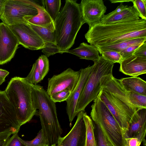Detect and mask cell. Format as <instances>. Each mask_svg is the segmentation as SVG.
<instances>
[{
  "label": "cell",
  "mask_w": 146,
  "mask_h": 146,
  "mask_svg": "<svg viewBox=\"0 0 146 146\" xmlns=\"http://www.w3.org/2000/svg\"><path fill=\"white\" fill-rule=\"evenodd\" d=\"M146 37V20L139 19L111 24L101 23L89 28L85 37L90 45L101 46L127 39Z\"/></svg>",
  "instance_id": "cell-1"
},
{
  "label": "cell",
  "mask_w": 146,
  "mask_h": 146,
  "mask_svg": "<svg viewBox=\"0 0 146 146\" xmlns=\"http://www.w3.org/2000/svg\"><path fill=\"white\" fill-rule=\"evenodd\" d=\"M76 1L66 0L64 6L54 21L56 44L61 54L72 46L78 32L85 23L80 4Z\"/></svg>",
  "instance_id": "cell-2"
},
{
  "label": "cell",
  "mask_w": 146,
  "mask_h": 146,
  "mask_svg": "<svg viewBox=\"0 0 146 146\" xmlns=\"http://www.w3.org/2000/svg\"><path fill=\"white\" fill-rule=\"evenodd\" d=\"M34 106L39 110L41 130L49 146L57 144L63 132L59 122L55 103L50 98L43 87L33 85Z\"/></svg>",
  "instance_id": "cell-3"
},
{
  "label": "cell",
  "mask_w": 146,
  "mask_h": 146,
  "mask_svg": "<svg viewBox=\"0 0 146 146\" xmlns=\"http://www.w3.org/2000/svg\"><path fill=\"white\" fill-rule=\"evenodd\" d=\"M33 85L25 78L15 77L11 78L5 90L14 109L20 126L37 114L33 101Z\"/></svg>",
  "instance_id": "cell-4"
},
{
  "label": "cell",
  "mask_w": 146,
  "mask_h": 146,
  "mask_svg": "<svg viewBox=\"0 0 146 146\" xmlns=\"http://www.w3.org/2000/svg\"><path fill=\"white\" fill-rule=\"evenodd\" d=\"M94 62L77 103L75 110L76 115L80 111H85L87 106L96 98L104 83L113 76L114 63L105 59L101 56Z\"/></svg>",
  "instance_id": "cell-5"
},
{
  "label": "cell",
  "mask_w": 146,
  "mask_h": 146,
  "mask_svg": "<svg viewBox=\"0 0 146 146\" xmlns=\"http://www.w3.org/2000/svg\"><path fill=\"white\" fill-rule=\"evenodd\" d=\"M90 116L115 146H125L123 131L106 105L98 96L91 106Z\"/></svg>",
  "instance_id": "cell-6"
},
{
  "label": "cell",
  "mask_w": 146,
  "mask_h": 146,
  "mask_svg": "<svg viewBox=\"0 0 146 146\" xmlns=\"http://www.w3.org/2000/svg\"><path fill=\"white\" fill-rule=\"evenodd\" d=\"M37 14L33 1L3 0L0 19L2 22L9 26L26 23L29 18Z\"/></svg>",
  "instance_id": "cell-7"
},
{
  "label": "cell",
  "mask_w": 146,
  "mask_h": 146,
  "mask_svg": "<svg viewBox=\"0 0 146 146\" xmlns=\"http://www.w3.org/2000/svg\"><path fill=\"white\" fill-rule=\"evenodd\" d=\"M98 96L106 105L124 134L132 117L138 110L130 107L103 87Z\"/></svg>",
  "instance_id": "cell-8"
},
{
  "label": "cell",
  "mask_w": 146,
  "mask_h": 146,
  "mask_svg": "<svg viewBox=\"0 0 146 146\" xmlns=\"http://www.w3.org/2000/svg\"><path fill=\"white\" fill-rule=\"evenodd\" d=\"M80 70L75 71L68 68L60 73L53 75L48 79L46 91L49 96L64 90L72 92L79 79Z\"/></svg>",
  "instance_id": "cell-9"
},
{
  "label": "cell",
  "mask_w": 146,
  "mask_h": 146,
  "mask_svg": "<svg viewBox=\"0 0 146 146\" xmlns=\"http://www.w3.org/2000/svg\"><path fill=\"white\" fill-rule=\"evenodd\" d=\"M17 37L19 44L32 50L42 49L44 43L27 23L8 26Z\"/></svg>",
  "instance_id": "cell-10"
},
{
  "label": "cell",
  "mask_w": 146,
  "mask_h": 146,
  "mask_svg": "<svg viewBox=\"0 0 146 146\" xmlns=\"http://www.w3.org/2000/svg\"><path fill=\"white\" fill-rule=\"evenodd\" d=\"M19 44L9 26L0 23V65L10 61L14 57Z\"/></svg>",
  "instance_id": "cell-11"
},
{
  "label": "cell",
  "mask_w": 146,
  "mask_h": 146,
  "mask_svg": "<svg viewBox=\"0 0 146 146\" xmlns=\"http://www.w3.org/2000/svg\"><path fill=\"white\" fill-rule=\"evenodd\" d=\"M83 19L89 28L100 23L107 8L102 0H82L80 4Z\"/></svg>",
  "instance_id": "cell-12"
},
{
  "label": "cell",
  "mask_w": 146,
  "mask_h": 146,
  "mask_svg": "<svg viewBox=\"0 0 146 146\" xmlns=\"http://www.w3.org/2000/svg\"><path fill=\"white\" fill-rule=\"evenodd\" d=\"M85 112L81 111L78 113L74 126L66 135L59 138L58 145L63 146H85L86 129L83 119Z\"/></svg>",
  "instance_id": "cell-13"
},
{
  "label": "cell",
  "mask_w": 146,
  "mask_h": 146,
  "mask_svg": "<svg viewBox=\"0 0 146 146\" xmlns=\"http://www.w3.org/2000/svg\"><path fill=\"white\" fill-rule=\"evenodd\" d=\"M20 127L14 109L5 91L0 90V132L12 128L18 132Z\"/></svg>",
  "instance_id": "cell-14"
},
{
  "label": "cell",
  "mask_w": 146,
  "mask_h": 146,
  "mask_svg": "<svg viewBox=\"0 0 146 146\" xmlns=\"http://www.w3.org/2000/svg\"><path fill=\"white\" fill-rule=\"evenodd\" d=\"M146 109L138 110L132 117L127 129L124 133L125 138H136L146 146Z\"/></svg>",
  "instance_id": "cell-15"
},
{
  "label": "cell",
  "mask_w": 146,
  "mask_h": 146,
  "mask_svg": "<svg viewBox=\"0 0 146 146\" xmlns=\"http://www.w3.org/2000/svg\"><path fill=\"white\" fill-rule=\"evenodd\" d=\"M91 66L80 70V77L75 88L66 100V113L69 121L71 123L76 115L75 113L76 106L80 94L88 78Z\"/></svg>",
  "instance_id": "cell-16"
},
{
  "label": "cell",
  "mask_w": 146,
  "mask_h": 146,
  "mask_svg": "<svg viewBox=\"0 0 146 146\" xmlns=\"http://www.w3.org/2000/svg\"><path fill=\"white\" fill-rule=\"evenodd\" d=\"M119 64V71L126 75L137 76L146 73V58L132 54Z\"/></svg>",
  "instance_id": "cell-17"
},
{
  "label": "cell",
  "mask_w": 146,
  "mask_h": 146,
  "mask_svg": "<svg viewBox=\"0 0 146 146\" xmlns=\"http://www.w3.org/2000/svg\"><path fill=\"white\" fill-rule=\"evenodd\" d=\"M140 19L139 14L134 7L128 6L119 13H113L111 12L104 14L100 20V23L104 24H111Z\"/></svg>",
  "instance_id": "cell-18"
},
{
  "label": "cell",
  "mask_w": 146,
  "mask_h": 146,
  "mask_svg": "<svg viewBox=\"0 0 146 146\" xmlns=\"http://www.w3.org/2000/svg\"><path fill=\"white\" fill-rule=\"evenodd\" d=\"M65 52L74 54L81 59L94 61L98 59L100 56L97 48L94 46L83 42L74 49L69 50Z\"/></svg>",
  "instance_id": "cell-19"
},
{
  "label": "cell",
  "mask_w": 146,
  "mask_h": 146,
  "mask_svg": "<svg viewBox=\"0 0 146 146\" xmlns=\"http://www.w3.org/2000/svg\"><path fill=\"white\" fill-rule=\"evenodd\" d=\"M120 80L126 91L146 96V82L140 77L132 76Z\"/></svg>",
  "instance_id": "cell-20"
},
{
  "label": "cell",
  "mask_w": 146,
  "mask_h": 146,
  "mask_svg": "<svg viewBox=\"0 0 146 146\" xmlns=\"http://www.w3.org/2000/svg\"><path fill=\"white\" fill-rule=\"evenodd\" d=\"M33 1L37 9L38 14L29 18L27 21V23L45 28L54 27V21L46 10L44 7Z\"/></svg>",
  "instance_id": "cell-21"
},
{
  "label": "cell",
  "mask_w": 146,
  "mask_h": 146,
  "mask_svg": "<svg viewBox=\"0 0 146 146\" xmlns=\"http://www.w3.org/2000/svg\"><path fill=\"white\" fill-rule=\"evenodd\" d=\"M146 41V37L129 38L120 41L113 44L96 47L101 54L103 51L112 50L120 52L129 47L140 45Z\"/></svg>",
  "instance_id": "cell-22"
},
{
  "label": "cell",
  "mask_w": 146,
  "mask_h": 146,
  "mask_svg": "<svg viewBox=\"0 0 146 146\" xmlns=\"http://www.w3.org/2000/svg\"><path fill=\"white\" fill-rule=\"evenodd\" d=\"M27 23L42 39L45 46L51 44L57 45L55 27L45 28Z\"/></svg>",
  "instance_id": "cell-23"
},
{
  "label": "cell",
  "mask_w": 146,
  "mask_h": 146,
  "mask_svg": "<svg viewBox=\"0 0 146 146\" xmlns=\"http://www.w3.org/2000/svg\"><path fill=\"white\" fill-rule=\"evenodd\" d=\"M83 119L86 129L85 146H98L92 120L85 112L83 116Z\"/></svg>",
  "instance_id": "cell-24"
},
{
  "label": "cell",
  "mask_w": 146,
  "mask_h": 146,
  "mask_svg": "<svg viewBox=\"0 0 146 146\" xmlns=\"http://www.w3.org/2000/svg\"><path fill=\"white\" fill-rule=\"evenodd\" d=\"M128 100L132 106L138 110L146 109V96L126 91Z\"/></svg>",
  "instance_id": "cell-25"
},
{
  "label": "cell",
  "mask_w": 146,
  "mask_h": 146,
  "mask_svg": "<svg viewBox=\"0 0 146 146\" xmlns=\"http://www.w3.org/2000/svg\"><path fill=\"white\" fill-rule=\"evenodd\" d=\"M44 3L46 10L54 21L60 11L61 5V0H44Z\"/></svg>",
  "instance_id": "cell-26"
},
{
  "label": "cell",
  "mask_w": 146,
  "mask_h": 146,
  "mask_svg": "<svg viewBox=\"0 0 146 146\" xmlns=\"http://www.w3.org/2000/svg\"><path fill=\"white\" fill-rule=\"evenodd\" d=\"M93 122L98 146H115L106 135L99 125Z\"/></svg>",
  "instance_id": "cell-27"
},
{
  "label": "cell",
  "mask_w": 146,
  "mask_h": 146,
  "mask_svg": "<svg viewBox=\"0 0 146 146\" xmlns=\"http://www.w3.org/2000/svg\"><path fill=\"white\" fill-rule=\"evenodd\" d=\"M25 78L28 82L34 85L37 84L42 80L39 72L37 60L33 64L30 72Z\"/></svg>",
  "instance_id": "cell-28"
},
{
  "label": "cell",
  "mask_w": 146,
  "mask_h": 146,
  "mask_svg": "<svg viewBox=\"0 0 146 146\" xmlns=\"http://www.w3.org/2000/svg\"><path fill=\"white\" fill-rule=\"evenodd\" d=\"M37 60L39 73L41 79L42 80L49 70V60L44 55H41Z\"/></svg>",
  "instance_id": "cell-29"
},
{
  "label": "cell",
  "mask_w": 146,
  "mask_h": 146,
  "mask_svg": "<svg viewBox=\"0 0 146 146\" xmlns=\"http://www.w3.org/2000/svg\"><path fill=\"white\" fill-rule=\"evenodd\" d=\"M21 140L26 146H49L41 129L39 131L35 137L32 140L25 141L22 139Z\"/></svg>",
  "instance_id": "cell-30"
},
{
  "label": "cell",
  "mask_w": 146,
  "mask_h": 146,
  "mask_svg": "<svg viewBox=\"0 0 146 146\" xmlns=\"http://www.w3.org/2000/svg\"><path fill=\"white\" fill-rule=\"evenodd\" d=\"M101 56L105 59L113 63L119 64L122 60L121 55L119 52L112 50L103 51Z\"/></svg>",
  "instance_id": "cell-31"
},
{
  "label": "cell",
  "mask_w": 146,
  "mask_h": 146,
  "mask_svg": "<svg viewBox=\"0 0 146 146\" xmlns=\"http://www.w3.org/2000/svg\"><path fill=\"white\" fill-rule=\"evenodd\" d=\"M132 2L140 17L146 20V0H133Z\"/></svg>",
  "instance_id": "cell-32"
},
{
  "label": "cell",
  "mask_w": 146,
  "mask_h": 146,
  "mask_svg": "<svg viewBox=\"0 0 146 146\" xmlns=\"http://www.w3.org/2000/svg\"><path fill=\"white\" fill-rule=\"evenodd\" d=\"M16 132H18L12 128L0 132V146H5L11 135Z\"/></svg>",
  "instance_id": "cell-33"
},
{
  "label": "cell",
  "mask_w": 146,
  "mask_h": 146,
  "mask_svg": "<svg viewBox=\"0 0 146 146\" xmlns=\"http://www.w3.org/2000/svg\"><path fill=\"white\" fill-rule=\"evenodd\" d=\"M72 92L64 90L57 92L50 96L51 99L55 103L60 102L66 101Z\"/></svg>",
  "instance_id": "cell-34"
},
{
  "label": "cell",
  "mask_w": 146,
  "mask_h": 146,
  "mask_svg": "<svg viewBox=\"0 0 146 146\" xmlns=\"http://www.w3.org/2000/svg\"><path fill=\"white\" fill-rule=\"evenodd\" d=\"M21 139L18 135V132L15 133L10 137L5 146H26Z\"/></svg>",
  "instance_id": "cell-35"
},
{
  "label": "cell",
  "mask_w": 146,
  "mask_h": 146,
  "mask_svg": "<svg viewBox=\"0 0 146 146\" xmlns=\"http://www.w3.org/2000/svg\"><path fill=\"white\" fill-rule=\"evenodd\" d=\"M140 45L130 46L120 52L122 60L132 55L135 50Z\"/></svg>",
  "instance_id": "cell-36"
},
{
  "label": "cell",
  "mask_w": 146,
  "mask_h": 146,
  "mask_svg": "<svg viewBox=\"0 0 146 146\" xmlns=\"http://www.w3.org/2000/svg\"><path fill=\"white\" fill-rule=\"evenodd\" d=\"M136 56L146 58V41L141 44L132 54Z\"/></svg>",
  "instance_id": "cell-37"
},
{
  "label": "cell",
  "mask_w": 146,
  "mask_h": 146,
  "mask_svg": "<svg viewBox=\"0 0 146 146\" xmlns=\"http://www.w3.org/2000/svg\"><path fill=\"white\" fill-rule=\"evenodd\" d=\"M125 146H140L141 143L136 138H125Z\"/></svg>",
  "instance_id": "cell-38"
},
{
  "label": "cell",
  "mask_w": 146,
  "mask_h": 146,
  "mask_svg": "<svg viewBox=\"0 0 146 146\" xmlns=\"http://www.w3.org/2000/svg\"><path fill=\"white\" fill-rule=\"evenodd\" d=\"M9 74L8 71L0 68V78H5Z\"/></svg>",
  "instance_id": "cell-39"
},
{
  "label": "cell",
  "mask_w": 146,
  "mask_h": 146,
  "mask_svg": "<svg viewBox=\"0 0 146 146\" xmlns=\"http://www.w3.org/2000/svg\"><path fill=\"white\" fill-rule=\"evenodd\" d=\"M133 0H110V1L112 3H122L125 2H132Z\"/></svg>",
  "instance_id": "cell-40"
},
{
  "label": "cell",
  "mask_w": 146,
  "mask_h": 146,
  "mask_svg": "<svg viewBox=\"0 0 146 146\" xmlns=\"http://www.w3.org/2000/svg\"><path fill=\"white\" fill-rule=\"evenodd\" d=\"M3 0H0V15L1 14L2 8V4Z\"/></svg>",
  "instance_id": "cell-41"
},
{
  "label": "cell",
  "mask_w": 146,
  "mask_h": 146,
  "mask_svg": "<svg viewBox=\"0 0 146 146\" xmlns=\"http://www.w3.org/2000/svg\"><path fill=\"white\" fill-rule=\"evenodd\" d=\"M5 81V78H0V85H1Z\"/></svg>",
  "instance_id": "cell-42"
},
{
  "label": "cell",
  "mask_w": 146,
  "mask_h": 146,
  "mask_svg": "<svg viewBox=\"0 0 146 146\" xmlns=\"http://www.w3.org/2000/svg\"><path fill=\"white\" fill-rule=\"evenodd\" d=\"M51 146H63L60 145H56V144H54L52 145Z\"/></svg>",
  "instance_id": "cell-43"
}]
</instances>
